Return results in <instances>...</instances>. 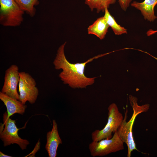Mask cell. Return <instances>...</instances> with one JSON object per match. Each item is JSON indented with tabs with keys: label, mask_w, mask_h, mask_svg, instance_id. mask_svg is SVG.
<instances>
[{
	"label": "cell",
	"mask_w": 157,
	"mask_h": 157,
	"mask_svg": "<svg viewBox=\"0 0 157 157\" xmlns=\"http://www.w3.org/2000/svg\"><path fill=\"white\" fill-rule=\"evenodd\" d=\"M66 43V42H65L58 48L53 63L55 69L62 70L59 75L60 79L64 84L74 89L85 88L92 85L96 77H86L84 73L85 67L87 63L102 55L94 56L84 63H72L68 61L65 55L64 48Z\"/></svg>",
	"instance_id": "6da1fadb"
},
{
	"label": "cell",
	"mask_w": 157,
	"mask_h": 157,
	"mask_svg": "<svg viewBox=\"0 0 157 157\" xmlns=\"http://www.w3.org/2000/svg\"><path fill=\"white\" fill-rule=\"evenodd\" d=\"M137 101L136 99H133L130 101L133 110L132 115L130 119L127 122L126 119L128 111L126 108L122 122L117 130L122 140L127 145L128 157H131V153L133 150L139 151L136 147L132 131L133 127L135 118L140 114L147 111L149 108V105L148 104L140 106H138L137 103Z\"/></svg>",
	"instance_id": "7a4b0ae2"
},
{
	"label": "cell",
	"mask_w": 157,
	"mask_h": 157,
	"mask_svg": "<svg viewBox=\"0 0 157 157\" xmlns=\"http://www.w3.org/2000/svg\"><path fill=\"white\" fill-rule=\"evenodd\" d=\"M0 24L4 26H20L24 12L15 0H0Z\"/></svg>",
	"instance_id": "3957f363"
},
{
	"label": "cell",
	"mask_w": 157,
	"mask_h": 157,
	"mask_svg": "<svg viewBox=\"0 0 157 157\" xmlns=\"http://www.w3.org/2000/svg\"><path fill=\"white\" fill-rule=\"evenodd\" d=\"M108 120L106 124L101 130H96L91 134L93 141H99L104 139H109L112 133L117 131L123 119L122 113L115 103H112L108 107Z\"/></svg>",
	"instance_id": "277c9868"
},
{
	"label": "cell",
	"mask_w": 157,
	"mask_h": 157,
	"mask_svg": "<svg viewBox=\"0 0 157 157\" xmlns=\"http://www.w3.org/2000/svg\"><path fill=\"white\" fill-rule=\"evenodd\" d=\"M3 123L0 127V138L3 141L4 147L12 144H16L19 145L22 150L26 148L29 144L28 141L20 137L18 134V129L15 124V121L8 117L7 112L3 114Z\"/></svg>",
	"instance_id": "5b68a950"
},
{
	"label": "cell",
	"mask_w": 157,
	"mask_h": 157,
	"mask_svg": "<svg viewBox=\"0 0 157 157\" xmlns=\"http://www.w3.org/2000/svg\"><path fill=\"white\" fill-rule=\"evenodd\" d=\"M124 143L117 131L110 138L92 141L89 144V149L92 156H103L124 149Z\"/></svg>",
	"instance_id": "8992f818"
},
{
	"label": "cell",
	"mask_w": 157,
	"mask_h": 157,
	"mask_svg": "<svg viewBox=\"0 0 157 157\" xmlns=\"http://www.w3.org/2000/svg\"><path fill=\"white\" fill-rule=\"evenodd\" d=\"M19 100L24 104L27 101L31 104L34 103L39 94L35 80L29 74L25 72H19Z\"/></svg>",
	"instance_id": "52a82bcc"
},
{
	"label": "cell",
	"mask_w": 157,
	"mask_h": 157,
	"mask_svg": "<svg viewBox=\"0 0 157 157\" xmlns=\"http://www.w3.org/2000/svg\"><path fill=\"white\" fill-rule=\"evenodd\" d=\"M20 80L19 68L12 65L5 71L3 85L1 92L14 99L19 100V94L17 87Z\"/></svg>",
	"instance_id": "ba28073f"
},
{
	"label": "cell",
	"mask_w": 157,
	"mask_h": 157,
	"mask_svg": "<svg viewBox=\"0 0 157 157\" xmlns=\"http://www.w3.org/2000/svg\"><path fill=\"white\" fill-rule=\"evenodd\" d=\"M62 143L58 132L57 123L55 120H53L52 129L47 134V143L45 148L49 157H56L58 147Z\"/></svg>",
	"instance_id": "9c48e42d"
},
{
	"label": "cell",
	"mask_w": 157,
	"mask_h": 157,
	"mask_svg": "<svg viewBox=\"0 0 157 157\" xmlns=\"http://www.w3.org/2000/svg\"><path fill=\"white\" fill-rule=\"evenodd\" d=\"M0 99L6 106L8 117L15 113L23 115L25 112L27 106L19 100L10 97L1 91Z\"/></svg>",
	"instance_id": "30bf717a"
},
{
	"label": "cell",
	"mask_w": 157,
	"mask_h": 157,
	"mask_svg": "<svg viewBox=\"0 0 157 157\" xmlns=\"http://www.w3.org/2000/svg\"><path fill=\"white\" fill-rule=\"evenodd\" d=\"M157 4V0H144L142 2L134 1L131 5L140 10L145 19L153 22L157 18L154 13V8Z\"/></svg>",
	"instance_id": "8fae6325"
},
{
	"label": "cell",
	"mask_w": 157,
	"mask_h": 157,
	"mask_svg": "<svg viewBox=\"0 0 157 157\" xmlns=\"http://www.w3.org/2000/svg\"><path fill=\"white\" fill-rule=\"evenodd\" d=\"M109 27L104 16L100 17L88 27V33L95 35L102 40L105 38Z\"/></svg>",
	"instance_id": "7c38bea8"
},
{
	"label": "cell",
	"mask_w": 157,
	"mask_h": 157,
	"mask_svg": "<svg viewBox=\"0 0 157 157\" xmlns=\"http://www.w3.org/2000/svg\"><path fill=\"white\" fill-rule=\"evenodd\" d=\"M85 3L87 5L92 11L96 9L98 13L101 11L104 12L105 9L108 8L111 4L115 3L116 0H84Z\"/></svg>",
	"instance_id": "4fadbf2b"
},
{
	"label": "cell",
	"mask_w": 157,
	"mask_h": 157,
	"mask_svg": "<svg viewBox=\"0 0 157 157\" xmlns=\"http://www.w3.org/2000/svg\"><path fill=\"white\" fill-rule=\"evenodd\" d=\"M20 8L31 17H33L36 13L35 6L39 3V0H15Z\"/></svg>",
	"instance_id": "5bb4252c"
},
{
	"label": "cell",
	"mask_w": 157,
	"mask_h": 157,
	"mask_svg": "<svg viewBox=\"0 0 157 157\" xmlns=\"http://www.w3.org/2000/svg\"><path fill=\"white\" fill-rule=\"evenodd\" d=\"M104 12L105 14L104 17L109 26L111 27L115 35H119L127 33V30L117 23L114 17L109 12L108 8L105 9Z\"/></svg>",
	"instance_id": "9a60e30c"
},
{
	"label": "cell",
	"mask_w": 157,
	"mask_h": 157,
	"mask_svg": "<svg viewBox=\"0 0 157 157\" xmlns=\"http://www.w3.org/2000/svg\"><path fill=\"white\" fill-rule=\"evenodd\" d=\"M120 6L121 8L126 11L129 6L132 0H118Z\"/></svg>",
	"instance_id": "2e32d148"
},
{
	"label": "cell",
	"mask_w": 157,
	"mask_h": 157,
	"mask_svg": "<svg viewBox=\"0 0 157 157\" xmlns=\"http://www.w3.org/2000/svg\"><path fill=\"white\" fill-rule=\"evenodd\" d=\"M157 32V30L154 31L152 29L149 30L147 33V36H150L152 35Z\"/></svg>",
	"instance_id": "e0dca14e"
},
{
	"label": "cell",
	"mask_w": 157,
	"mask_h": 157,
	"mask_svg": "<svg viewBox=\"0 0 157 157\" xmlns=\"http://www.w3.org/2000/svg\"><path fill=\"white\" fill-rule=\"evenodd\" d=\"M0 157H11L12 156L5 154L1 151H0Z\"/></svg>",
	"instance_id": "ac0fdd59"
}]
</instances>
